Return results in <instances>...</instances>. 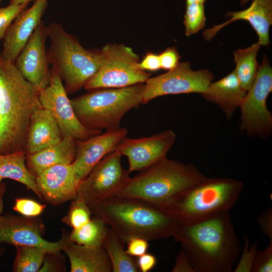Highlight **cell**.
<instances>
[{
	"label": "cell",
	"instance_id": "cell-14",
	"mask_svg": "<svg viewBox=\"0 0 272 272\" xmlns=\"http://www.w3.org/2000/svg\"><path fill=\"white\" fill-rule=\"evenodd\" d=\"M176 139L175 133L167 129L148 137L123 138L116 149L126 156L128 171H142L167 157Z\"/></svg>",
	"mask_w": 272,
	"mask_h": 272
},
{
	"label": "cell",
	"instance_id": "cell-48",
	"mask_svg": "<svg viewBox=\"0 0 272 272\" xmlns=\"http://www.w3.org/2000/svg\"><path fill=\"white\" fill-rule=\"evenodd\" d=\"M0 1H1V0H0Z\"/></svg>",
	"mask_w": 272,
	"mask_h": 272
},
{
	"label": "cell",
	"instance_id": "cell-33",
	"mask_svg": "<svg viewBox=\"0 0 272 272\" xmlns=\"http://www.w3.org/2000/svg\"><path fill=\"white\" fill-rule=\"evenodd\" d=\"M46 208L45 204L27 198H17L13 206V210L23 216L37 217Z\"/></svg>",
	"mask_w": 272,
	"mask_h": 272
},
{
	"label": "cell",
	"instance_id": "cell-34",
	"mask_svg": "<svg viewBox=\"0 0 272 272\" xmlns=\"http://www.w3.org/2000/svg\"><path fill=\"white\" fill-rule=\"evenodd\" d=\"M272 271V242L262 251L257 250L251 272Z\"/></svg>",
	"mask_w": 272,
	"mask_h": 272
},
{
	"label": "cell",
	"instance_id": "cell-27",
	"mask_svg": "<svg viewBox=\"0 0 272 272\" xmlns=\"http://www.w3.org/2000/svg\"><path fill=\"white\" fill-rule=\"evenodd\" d=\"M108 228L102 219L92 216L85 225L73 229L69 234L70 240L73 243L82 245L102 247Z\"/></svg>",
	"mask_w": 272,
	"mask_h": 272
},
{
	"label": "cell",
	"instance_id": "cell-35",
	"mask_svg": "<svg viewBox=\"0 0 272 272\" xmlns=\"http://www.w3.org/2000/svg\"><path fill=\"white\" fill-rule=\"evenodd\" d=\"M60 252H47L39 272L65 271Z\"/></svg>",
	"mask_w": 272,
	"mask_h": 272
},
{
	"label": "cell",
	"instance_id": "cell-30",
	"mask_svg": "<svg viewBox=\"0 0 272 272\" xmlns=\"http://www.w3.org/2000/svg\"><path fill=\"white\" fill-rule=\"evenodd\" d=\"M92 216L89 205L83 200L75 197L72 200L67 215L62 221L73 229H77L87 224Z\"/></svg>",
	"mask_w": 272,
	"mask_h": 272
},
{
	"label": "cell",
	"instance_id": "cell-20",
	"mask_svg": "<svg viewBox=\"0 0 272 272\" xmlns=\"http://www.w3.org/2000/svg\"><path fill=\"white\" fill-rule=\"evenodd\" d=\"M63 139L56 120L47 109L41 108L31 116L27 130L26 154L46 149Z\"/></svg>",
	"mask_w": 272,
	"mask_h": 272
},
{
	"label": "cell",
	"instance_id": "cell-29",
	"mask_svg": "<svg viewBox=\"0 0 272 272\" xmlns=\"http://www.w3.org/2000/svg\"><path fill=\"white\" fill-rule=\"evenodd\" d=\"M184 18L185 35L189 36L197 33L206 25V17L204 4L199 3L186 4Z\"/></svg>",
	"mask_w": 272,
	"mask_h": 272
},
{
	"label": "cell",
	"instance_id": "cell-41",
	"mask_svg": "<svg viewBox=\"0 0 272 272\" xmlns=\"http://www.w3.org/2000/svg\"><path fill=\"white\" fill-rule=\"evenodd\" d=\"M137 261L140 271L148 272L155 267L157 259L154 255L145 253L138 257Z\"/></svg>",
	"mask_w": 272,
	"mask_h": 272
},
{
	"label": "cell",
	"instance_id": "cell-40",
	"mask_svg": "<svg viewBox=\"0 0 272 272\" xmlns=\"http://www.w3.org/2000/svg\"><path fill=\"white\" fill-rule=\"evenodd\" d=\"M171 271L194 272L186 253L182 249L176 257L175 264Z\"/></svg>",
	"mask_w": 272,
	"mask_h": 272
},
{
	"label": "cell",
	"instance_id": "cell-24",
	"mask_svg": "<svg viewBox=\"0 0 272 272\" xmlns=\"http://www.w3.org/2000/svg\"><path fill=\"white\" fill-rule=\"evenodd\" d=\"M26 154L23 152L0 154V184L5 179L16 181L32 190L42 200L37 188L35 176L26 167Z\"/></svg>",
	"mask_w": 272,
	"mask_h": 272
},
{
	"label": "cell",
	"instance_id": "cell-42",
	"mask_svg": "<svg viewBox=\"0 0 272 272\" xmlns=\"http://www.w3.org/2000/svg\"><path fill=\"white\" fill-rule=\"evenodd\" d=\"M35 0H10L9 4L11 5H19L23 3H28Z\"/></svg>",
	"mask_w": 272,
	"mask_h": 272
},
{
	"label": "cell",
	"instance_id": "cell-21",
	"mask_svg": "<svg viewBox=\"0 0 272 272\" xmlns=\"http://www.w3.org/2000/svg\"><path fill=\"white\" fill-rule=\"evenodd\" d=\"M246 93L233 71L221 79L211 82L201 95L206 100L217 104L230 118L239 108Z\"/></svg>",
	"mask_w": 272,
	"mask_h": 272
},
{
	"label": "cell",
	"instance_id": "cell-23",
	"mask_svg": "<svg viewBox=\"0 0 272 272\" xmlns=\"http://www.w3.org/2000/svg\"><path fill=\"white\" fill-rule=\"evenodd\" d=\"M76 141L64 137L57 144L36 153L26 155V165L36 177L46 169L58 164H72L76 156Z\"/></svg>",
	"mask_w": 272,
	"mask_h": 272
},
{
	"label": "cell",
	"instance_id": "cell-44",
	"mask_svg": "<svg viewBox=\"0 0 272 272\" xmlns=\"http://www.w3.org/2000/svg\"><path fill=\"white\" fill-rule=\"evenodd\" d=\"M4 209V202L3 197L0 196V217L2 216Z\"/></svg>",
	"mask_w": 272,
	"mask_h": 272
},
{
	"label": "cell",
	"instance_id": "cell-15",
	"mask_svg": "<svg viewBox=\"0 0 272 272\" xmlns=\"http://www.w3.org/2000/svg\"><path fill=\"white\" fill-rule=\"evenodd\" d=\"M48 38V27L42 21L14 62L23 77L40 91L49 85L50 79L46 49Z\"/></svg>",
	"mask_w": 272,
	"mask_h": 272
},
{
	"label": "cell",
	"instance_id": "cell-19",
	"mask_svg": "<svg viewBox=\"0 0 272 272\" xmlns=\"http://www.w3.org/2000/svg\"><path fill=\"white\" fill-rule=\"evenodd\" d=\"M227 21L206 29L203 33L204 39L210 41L222 28L237 20L247 21L256 31L258 42L260 45L269 43V30L272 24V0H253L246 9L237 12H227Z\"/></svg>",
	"mask_w": 272,
	"mask_h": 272
},
{
	"label": "cell",
	"instance_id": "cell-11",
	"mask_svg": "<svg viewBox=\"0 0 272 272\" xmlns=\"http://www.w3.org/2000/svg\"><path fill=\"white\" fill-rule=\"evenodd\" d=\"M214 78L206 69L193 71L189 62H179L173 70L149 78L145 84L142 101L146 104L160 96L203 93Z\"/></svg>",
	"mask_w": 272,
	"mask_h": 272
},
{
	"label": "cell",
	"instance_id": "cell-38",
	"mask_svg": "<svg viewBox=\"0 0 272 272\" xmlns=\"http://www.w3.org/2000/svg\"><path fill=\"white\" fill-rule=\"evenodd\" d=\"M257 221L259 225L262 234L267 236L270 242H272V209L267 207L257 218Z\"/></svg>",
	"mask_w": 272,
	"mask_h": 272
},
{
	"label": "cell",
	"instance_id": "cell-22",
	"mask_svg": "<svg viewBox=\"0 0 272 272\" xmlns=\"http://www.w3.org/2000/svg\"><path fill=\"white\" fill-rule=\"evenodd\" d=\"M71 272H111L112 266L103 247H91L72 242L64 247Z\"/></svg>",
	"mask_w": 272,
	"mask_h": 272
},
{
	"label": "cell",
	"instance_id": "cell-16",
	"mask_svg": "<svg viewBox=\"0 0 272 272\" xmlns=\"http://www.w3.org/2000/svg\"><path fill=\"white\" fill-rule=\"evenodd\" d=\"M125 127L106 130L87 139L76 141V156L72 164L78 184L105 156L114 151L126 137Z\"/></svg>",
	"mask_w": 272,
	"mask_h": 272
},
{
	"label": "cell",
	"instance_id": "cell-7",
	"mask_svg": "<svg viewBox=\"0 0 272 272\" xmlns=\"http://www.w3.org/2000/svg\"><path fill=\"white\" fill-rule=\"evenodd\" d=\"M47 27L50 41L47 50L49 62L64 82L66 93H76L101 66L104 59L101 50L85 49L59 23H52Z\"/></svg>",
	"mask_w": 272,
	"mask_h": 272
},
{
	"label": "cell",
	"instance_id": "cell-26",
	"mask_svg": "<svg viewBox=\"0 0 272 272\" xmlns=\"http://www.w3.org/2000/svg\"><path fill=\"white\" fill-rule=\"evenodd\" d=\"M123 245L114 231L108 227L102 247L110 259L112 271H140L137 260L126 252Z\"/></svg>",
	"mask_w": 272,
	"mask_h": 272
},
{
	"label": "cell",
	"instance_id": "cell-6",
	"mask_svg": "<svg viewBox=\"0 0 272 272\" xmlns=\"http://www.w3.org/2000/svg\"><path fill=\"white\" fill-rule=\"evenodd\" d=\"M145 84L98 88L71 100L75 114L86 128L98 132L120 127L123 116L142 104Z\"/></svg>",
	"mask_w": 272,
	"mask_h": 272
},
{
	"label": "cell",
	"instance_id": "cell-45",
	"mask_svg": "<svg viewBox=\"0 0 272 272\" xmlns=\"http://www.w3.org/2000/svg\"><path fill=\"white\" fill-rule=\"evenodd\" d=\"M207 0H186V4L191 3H199L204 4Z\"/></svg>",
	"mask_w": 272,
	"mask_h": 272
},
{
	"label": "cell",
	"instance_id": "cell-18",
	"mask_svg": "<svg viewBox=\"0 0 272 272\" xmlns=\"http://www.w3.org/2000/svg\"><path fill=\"white\" fill-rule=\"evenodd\" d=\"M38 191L42 200L59 205L76 196L78 183L72 164H58L35 177Z\"/></svg>",
	"mask_w": 272,
	"mask_h": 272
},
{
	"label": "cell",
	"instance_id": "cell-17",
	"mask_svg": "<svg viewBox=\"0 0 272 272\" xmlns=\"http://www.w3.org/2000/svg\"><path fill=\"white\" fill-rule=\"evenodd\" d=\"M48 0H35L32 6L21 12L9 27L1 54L9 61L15 62L33 32L42 21Z\"/></svg>",
	"mask_w": 272,
	"mask_h": 272
},
{
	"label": "cell",
	"instance_id": "cell-43",
	"mask_svg": "<svg viewBox=\"0 0 272 272\" xmlns=\"http://www.w3.org/2000/svg\"><path fill=\"white\" fill-rule=\"evenodd\" d=\"M6 191V185L4 183L0 184V196L3 197Z\"/></svg>",
	"mask_w": 272,
	"mask_h": 272
},
{
	"label": "cell",
	"instance_id": "cell-4",
	"mask_svg": "<svg viewBox=\"0 0 272 272\" xmlns=\"http://www.w3.org/2000/svg\"><path fill=\"white\" fill-rule=\"evenodd\" d=\"M207 178L194 165L166 157L130 177L116 196L141 199L161 210Z\"/></svg>",
	"mask_w": 272,
	"mask_h": 272
},
{
	"label": "cell",
	"instance_id": "cell-37",
	"mask_svg": "<svg viewBox=\"0 0 272 272\" xmlns=\"http://www.w3.org/2000/svg\"><path fill=\"white\" fill-rule=\"evenodd\" d=\"M149 241L139 237L132 238L126 243V252L132 257H139L146 253Z\"/></svg>",
	"mask_w": 272,
	"mask_h": 272
},
{
	"label": "cell",
	"instance_id": "cell-5",
	"mask_svg": "<svg viewBox=\"0 0 272 272\" xmlns=\"http://www.w3.org/2000/svg\"><path fill=\"white\" fill-rule=\"evenodd\" d=\"M243 182L230 178H209L183 193L162 211L178 224L190 225L229 212L243 190Z\"/></svg>",
	"mask_w": 272,
	"mask_h": 272
},
{
	"label": "cell",
	"instance_id": "cell-25",
	"mask_svg": "<svg viewBox=\"0 0 272 272\" xmlns=\"http://www.w3.org/2000/svg\"><path fill=\"white\" fill-rule=\"evenodd\" d=\"M260 46L257 42L246 48L237 49L233 52L236 63L234 71L246 92L252 86L257 75L259 65L256 56Z\"/></svg>",
	"mask_w": 272,
	"mask_h": 272
},
{
	"label": "cell",
	"instance_id": "cell-31",
	"mask_svg": "<svg viewBox=\"0 0 272 272\" xmlns=\"http://www.w3.org/2000/svg\"><path fill=\"white\" fill-rule=\"evenodd\" d=\"M28 4V3L9 4L7 7H0V40L4 38L10 25L16 17L27 8Z\"/></svg>",
	"mask_w": 272,
	"mask_h": 272
},
{
	"label": "cell",
	"instance_id": "cell-9",
	"mask_svg": "<svg viewBox=\"0 0 272 272\" xmlns=\"http://www.w3.org/2000/svg\"><path fill=\"white\" fill-rule=\"evenodd\" d=\"M272 91V69L264 55L255 80L246 92L239 108L240 128L250 137L266 139L272 130V115L266 106Z\"/></svg>",
	"mask_w": 272,
	"mask_h": 272
},
{
	"label": "cell",
	"instance_id": "cell-36",
	"mask_svg": "<svg viewBox=\"0 0 272 272\" xmlns=\"http://www.w3.org/2000/svg\"><path fill=\"white\" fill-rule=\"evenodd\" d=\"M161 69L170 71L175 68L180 56L174 47H168L159 54Z\"/></svg>",
	"mask_w": 272,
	"mask_h": 272
},
{
	"label": "cell",
	"instance_id": "cell-8",
	"mask_svg": "<svg viewBox=\"0 0 272 272\" xmlns=\"http://www.w3.org/2000/svg\"><path fill=\"white\" fill-rule=\"evenodd\" d=\"M104 59L97 73L87 82V90L118 88L146 83L150 75L139 67L138 55L122 44L109 43L101 50Z\"/></svg>",
	"mask_w": 272,
	"mask_h": 272
},
{
	"label": "cell",
	"instance_id": "cell-47",
	"mask_svg": "<svg viewBox=\"0 0 272 272\" xmlns=\"http://www.w3.org/2000/svg\"><path fill=\"white\" fill-rule=\"evenodd\" d=\"M5 249L4 248H0V257H1L4 253Z\"/></svg>",
	"mask_w": 272,
	"mask_h": 272
},
{
	"label": "cell",
	"instance_id": "cell-1",
	"mask_svg": "<svg viewBox=\"0 0 272 272\" xmlns=\"http://www.w3.org/2000/svg\"><path fill=\"white\" fill-rule=\"evenodd\" d=\"M173 237L194 272H231L241 251L229 212L192 224H178Z\"/></svg>",
	"mask_w": 272,
	"mask_h": 272
},
{
	"label": "cell",
	"instance_id": "cell-39",
	"mask_svg": "<svg viewBox=\"0 0 272 272\" xmlns=\"http://www.w3.org/2000/svg\"><path fill=\"white\" fill-rule=\"evenodd\" d=\"M138 65L141 70L145 71L154 72L161 69L159 54L148 52Z\"/></svg>",
	"mask_w": 272,
	"mask_h": 272
},
{
	"label": "cell",
	"instance_id": "cell-10",
	"mask_svg": "<svg viewBox=\"0 0 272 272\" xmlns=\"http://www.w3.org/2000/svg\"><path fill=\"white\" fill-rule=\"evenodd\" d=\"M121 157L115 149L101 159L79 183L75 197L90 205L116 196L130 178L122 167Z\"/></svg>",
	"mask_w": 272,
	"mask_h": 272
},
{
	"label": "cell",
	"instance_id": "cell-32",
	"mask_svg": "<svg viewBox=\"0 0 272 272\" xmlns=\"http://www.w3.org/2000/svg\"><path fill=\"white\" fill-rule=\"evenodd\" d=\"M244 239V245L241 256L234 270V272H251L255 253L258 247V242L256 241L250 244L249 239L246 236H245Z\"/></svg>",
	"mask_w": 272,
	"mask_h": 272
},
{
	"label": "cell",
	"instance_id": "cell-28",
	"mask_svg": "<svg viewBox=\"0 0 272 272\" xmlns=\"http://www.w3.org/2000/svg\"><path fill=\"white\" fill-rule=\"evenodd\" d=\"M15 247L16 248V255L13 271L39 272L45 256L49 252L35 246L17 245Z\"/></svg>",
	"mask_w": 272,
	"mask_h": 272
},
{
	"label": "cell",
	"instance_id": "cell-12",
	"mask_svg": "<svg viewBox=\"0 0 272 272\" xmlns=\"http://www.w3.org/2000/svg\"><path fill=\"white\" fill-rule=\"evenodd\" d=\"M39 99L42 108L48 110L56 120L63 138L82 140L101 133L85 128L79 121L62 81L53 67L50 69L49 84L40 91Z\"/></svg>",
	"mask_w": 272,
	"mask_h": 272
},
{
	"label": "cell",
	"instance_id": "cell-13",
	"mask_svg": "<svg viewBox=\"0 0 272 272\" xmlns=\"http://www.w3.org/2000/svg\"><path fill=\"white\" fill-rule=\"evenodd\" d=\"M45 231L44 225L37 217L13 215L0 217V243L35 246L49 252H57L70 241L69 234L66 232L58 241H48L43 237Z\"/></svg>",
	"mask_w": 272,
	"mask_h": 272
},
{
	"label": "cell",
	"instance_id": "cell-3",
	"mask_svg": "<svg viewBox=\"0 0 272 272\" xmlns=\"http://www.w3.org/2000/svg\"><path fill=\"white\" fill-rule=\"evenodd\" d=\"M124 244L132 238L148 241L173 236L178 224L174 218L141 199L114 196L89 205Z\"/></svg>",
	"mask_w": 272,
	"mask_h": 272
},
{
	"label": "cell",
	"instance_id": "cell-2",
	"mask_svg": "<svg viewBox=\"0 0 272 272\" xmlns=\"http://www.w3.org/2000/svg\"><path fill=\"white\" fill-rule=\"evenodd\" d=\"M40 91L0 52V154L25 153L31 117L42 107Z\"/></svg>",
	"mask_w": 272,
	"mask_h": 272
},
{
	"label": "cell",
	"instance_id": "cell-46",
	"mask_svg": "<svg viewBox=\"0 0 272 272\" xmlns=\"http://www.w3.org/2000/svg\"><path fill=\"white\" fill-rule=\"evenodd\" d=\"M241 6H244L247 2L250 0H239Z\"/></svg>",
	"mask_w": 272,
	"mask_h": 272
}]
</instances>
